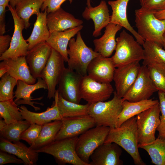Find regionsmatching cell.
<instances>
[{"mask_svg":"<svg viewBox=\"0 0 165 165\" xmlns=\"http://www.w3.org/2000/svg\"><path fill=\"white\" fill-rule=\"evenodd\" d=\"M109 11L106 2L101 1L98 5L94 7H86L82 14V17L88 20L92 19L94 24L93 36L97 37L101 35V31L110 23Z\"/></svg>","mask_w":165,"mask_h":165,"instance_id":"obj_21","label":"cell"},{"mask_svg":"<svg viewBox=\"0 0 165 165\" xmlns=\"http://www.w3.org/2000/svg\"><path fill=\"white\" fill-rule=\"evenodd\" d=\"M86 5L88 7L91 6L90 4V0H86Z\"/></svg>","mask_w":165,"mask_h":165,"instance_id":"obj_52","label":"cell"},{"mask_svg":"<svg viewBox=\"0 0 165 165\" xmlns=\"http://www.w3.org/2000/svg\"><path fill=\"white\" fill-rule=\"evenodd\" d=\"M122 28L118 24L110 23L105 27L104 33L102 36L94 40V51L103 57H110L116 48V35Z\"/></svg>","mask_w":165,"mask_h":165,"instance_id":"obj_24","label":"cell"},{"mask_svg":"<svg viewBox=\"0 0 165 165\" xmlns=\"http://www.w3.org/2000/svg\"><path fill=\"white\" fill-rule=\"evenodd\" d=\"M0 81V101H3L14 98L13 90L18 84L16 79L7 73L1 78Z\"/></svg>","mask_w":165,"mask_h":165,"instance_id":"obj_38","label":"cell"},{"mask_svg":"<svg viewBox=\"0 0 165 165\" xmlns=\"http://www.w3.org/2000/svg\"><path fill=\"white\" fill-rule=\"evenodd\" d=\"M144 50L143 65L147 66L155 63H165V50L158 44L145 41L142 45Z\"/></svg>","mask_w":165,"mask_h":165,"instance_id":"obj_33","label":"cell"},{"mask_svg":"<svg viewBox=\"0 0 165 165\" xmlns=\"http://www.w3.org/2000/svg\"><path fill=\"white\" fill-rule=\"evenodd\" d=\"M115 143L124 149L136 165H146L140 155L138 148L136 117L127 120L119 127L110 128L104 143Z\"/></svg>","mask_w":165,"mask_h":165,"instance_id":"obj_1","label":"cell"},{"mask_svg":"<svg viewBox=\"0 0 165 165\" xmlns=\"http://www.w3.org/2000/svg\"><path fill=\"white\" fill-rule=\"evenodd\" d=\"M46 20L47 26L50 33L64 31L82 25L83 23L82 20L76 18L61 7L48 13Z\"/></svg>","mask_w":165,"mask_h":165,"instance_id":"obj_19","label":"cell"},{"mask_svg":"<svg viewBox=\"0 0 165 165\" xmlns=\"http://www.w3.org/2000/svg\"><path fill=\"white\" fill-rule=\"evenodd\" d=\"M1 150L12 154L21 159L26 165H34L38 160V153L35 149L28 147L20 141L12 143L0 137Z\"/></svg>","mask_w":165,"mask_h":165,"instance_id":"obj_23","label":"cell"},{"mask_svg":"<svg viewBox=\"0 0 165 165\" xmlns=\"http://www.w3.org/2000/svg\"><path fill=\"white\" fill-rule=\"evenodd\" d=\"M62 124V121L60 120H54L43 125L39 136L34 144L30 147L36 150L54 141Z\"/></svg>","mask_w":165,"mask_h":165,"instance_id":"obj_32","label":"cell"},{"mask_svg":"<svg viewBox=\"0 0 165 165\" xmlns=\"http://www.w3.org/2000/svg\"><path fill=\"white\" fill-rule=\"evenodd\" d=\"M6 6H0V35H3L6 32L5 14Z\"/></svg>","mask_w":165,"mask_h":165,"instance_id":"obj_45","label":"cell"},{"mask_svg":"<svg viewBox=\"0 0 165 165\" xmlns=\"http://www.w3.org/2000/svg\"><path fill=\"white\" fill-rule=\"evenodd\" d=\"M147 67L150 77L158 91L165 94V63H155Z\"/></svg>","mask_w":165,"mask_h":165,"instance_id":"obj_37","label":"cell"},{"mask_svg":"<svg viewBox=\"0 0 165 165\" xmlns=\"http://www.w3.org/2000/svg\"><path fill=\"white\" fill-rule=\"evenodd\" d=\"M9 163L24 164V161L20 158H17L14 155L2 150L0 152V165Z\"/></svg>","mask_w":165,"mask_h":165,"instance_id":"obj_43","label":"cell"},{"mask_svg":"<svg viewBox=\"0 0 165 165\" xmlns=\"http://www.w3.org/2000/svg\"><path fill=\"white\" fill-rule=\"evenodd\" d=\"M110 130L109 127L96 126L80 135L77 140L76 151L82 160L90 164L91 155L97 148L104 143Z\"/></svg>","mask_w":165,"mask_h":165,"instance_id":"obj_8","label":"cell"},{"mask_svg":"<svg viewBox=\"0 0 165 165\" xmlns=\"http://www.w3.org/2000/svg\"><path fill=\"white\" fill-rule=\"evenodd\" d=\"M83 77L77 72L65 68L58 84L59 94L67 101L79 104Z\"/></svg>","mask_w":165,"mask_h":165,"instance_id":"obj_12","label":"cell"},{"mask_svg":"<svg viewBox=\"0 0 165 165\" xmlns=\"http://www.w3.org/2000/svg\"><path fill=\"white\" fill-rule=\"evenodd\" d=\"M78 138V136H76L55 140L35 150L38 153L51 155L59 164L90 165L82 160L76 153V147Z\"/></svg>","mask_w":165,"mask_h":165,"instance_id":"obj_3","label":"cell"},{"mask_svg":"<svg viewBox=\"0 0 165 165\" xmlns=\"http://www.w3.org/2000/svg\"><path fill=\"white\" fill-rule=\"evenodd\" d=\"M159 102L157 100L149 99L136 102L122 101V109L119 114L116 127H120L124 122L151 107Z\"/></svg>","mask_w":165,"mask_h":165,"instance_id":"obj_28","label":"cell"},{"mask_svg":"<svg viewBox=\"0 0 165 165\" xmlns=\"http://www.w3.org/2000/svg\"><path fill=\"white\" fill-rule=\"evenodd\" d=\"M116 40L115 52L111 57L116 68L143 60V48L125 30L121 31Z\"/></svg>","mask_w":165,"mask_h":165,"instance_id":"obj_4","label":"cell"},{"mask_svg":"<svg viewBox=\"0 0 165 165\" xmlns=\"http://www.w3.org/2000/svg\"><path fill=\"white\" fill-rule=\"evenodd\" d=\"M67 0L71 4L73 0H44L41 8V11L43 12L46 10L47 14L54 12L60 8L62 4Z\"/></svg>","mask_w":165,"mask_h":165,"instance_id":"obj_42","label":"cell"},{"mask_svg":"<svg viewBox=\"0 0 165 165\" xmlns=\"http://www.w3.org/2000/svg\"><path fill=\"white\" fill-rule=\"evenodd\" d=\"M31 125L25 120L7 124L0 131V137L13 142L19 141L21 134Z\"/></svg>","mask_w":165,"mask_h":165,"instance_id":"obj_36","label":"cell"},{"mask_svg":"<svg viewBox=\"0 0 165 165\" xmlns=\"http://www.w3.org/2000/svg\"><path fill=\"white\" fill-rule=\"evenodd\" d=\"M83 28L81 25L62 31H53L50 33L46 42L52 49L59 53L67 62L68 57L67 46L70 40Z\"/></svg>","mask_w":165,"mask_h":165,"instance_id":"obj_26","label":"cell"},{"mask_svg":"<svg viewBox=\"0 0 165 165\" xmlns=\"http://www.w3.org/2000/svg\"><path fill=\"white\" fill-rule=\"evenodd\" d=\"M122 98L118 97L115 91L111 100L90 104L88 115L94 119L96 126L116 127L122 109Z\"/></svg>","mask_w":165,"mask_h":165,"instance_id":"obj_6","label":"cell"},{"mask_svg":"<svg viewBox=\"0 0 165 165\" xmlns=\"http://www.w3.org/2000/svg\"><path fill=\"white\" fill-rule=\"evenodd\" d=\"M8 67L3 61L0 63V77L1 78L5 74L8 72Z\"/></svg>","mask_w":165,"mask_h":165,"instance_id":"obj_46","label":"cell"},{"mask_svg":"<svg viewBox=\"0 0 165 165\" xmlns=\"http://www.w3.org/2000/svg\"><path fill=\"white\" fill-rule=\"evenodd\" d=\"M61 127L55 140L78 136L96 126L94 119L90 115L62 118Z\"/></svg>","mask_w":165,"mask_h":165,"instance_id":"obj_14","label":"cell"},{"mask_svg":"<svg viewBox=\"0 0 165 165\" xmlns=\"http://www.w3.org/2000/svg\"><path fill=\"white\" fill-rule=\"evenodd\" d=\"M158 96L161 115H160V123L156 130L158 132V137L165 138V94L158 91Z\"/></svg>","mask_w":165,"mask_h":165,"instance_id":"obj_40","label":"cell"},{"mask_svg":"<svg viewBox=\"0 0 165 165\" xmlns=\"http://www.w3.org/2000/svg\"><path fill=\"white\" fill-rule=\"evenodd\" d=\"M0 116L7 124L23 120L20 108L13 99L0 101Z\"/></svg>","mask_w":165,"mask_h":165,"instance_id":"obj_35","label":"cell"},{"mask_svg":"<svg viewBox=\"0 0 165 165\" xmlns=\"http://www.w3.org/2000/svg\"><path fill=\"white\" fill-rule=\"evenodd\" d=\"M136 62L116 68L113 78L117 96L122 98L130 88L138 76L140 67Z\"/></svg>","mask_w":165,"mask_h":165,"instance_id":"obj_15","label":"cell"},{"mask_svg":"<svg viewBox=\"0 0 165 165\" xmlns=\"http://www.w3.org/2000/svg\"><path fill=\"white\" fill-rule=\"evenodd\" d=\"M141 7L155 12L165 9V0H139Z\"/></svg>","mask_w":165,"mask_h":165,"instance_id":"obj_41","label":"cell"},{"mask_svg":"<svg viewBox=\"0 0 165 165\" xmlns=\"http://www.w3.org/2000/svg\"><path fill=\"white\" fill-rule=\"evenodd\" d=\"M44 0H23L16 6L15 9L18 16L23 21L25 28L29 27V20L34 14L40 13V9Z\"/></svg>","mask_w":165,"mask_h":165,"instance_id":"obj_31","label":"cell"},{"mask_svg":"<svg viewBox=\"0 0 165 165\" xmlns=\"http://www.w3.org/2000/svg\"><path fill=\"white\" fill-rule=\"evenodd\" d=\"M113 91L110 83L97 81L87 75L83 77L80 88L81 97L90 104L106 101Z\"/></svg>","mask_w":165,"mask_h":165,"instance_id":"obj_13","label":"cell"},{"mask_svg":"<svg viewBox=\"0 0 165 165\" xmlns=\"http://www.w3.org/2000/svg\"><path fill=\"white\" fill-rule=\"evenodd\" d=\"M68 46V68L83 76L87 75L89 64L94 58L100 55L86 45L80 31L77 34L76 39H71Z\"/></svg>","mask_w":165,"mask_h":165,"instance_id":"obj_5","label":"cell"},{"mask_svg":"<svg viewBox=\"0 0 165 165\" xmlns=\"http://www.w3.org/2000/svg\"><path fill=\"white\" fill-rule=\"evenodd\" d=\"M155 12L141 7L135 10V25L138 33L145 41L153 42L162 47L165 20L156 18Z\"/></svg>","mask_w":165,"mask_h":165,"instance_id":"obj_2","label":"cell"},{"mask_svg":"<svg viewBox=\"0 0 165 165\" xmlns=\"http://www.w3.org/2000/svg\"><path fill=\"white\" fill-rule=\"evenodd\" d=\"M42 125L33 124L21 134L20 140L26 141L30 146L33 145L40 134Z\"/></svg>","mask_w":165,"mask_h":165,"instance_id":"obj_39","label":"cell"},{"mask_svg":"<svg viewBox=\"0 0 165 165\" xmlns=\"http://www.w3.org/2000/svg\"><path fill=\"white\" fill-rule=\"evenodd\" d=\"M64 61L62 56L52 49L50 57L40 77L47 84V98L49 99L54 98L56 87L65 68Z\"/></svg>","mask_w":165,"mask_h":165,"instance_id":"obj_10","label":"cell"},{"mask_svg":"<svg viewBox=\"0 0 165 165\" xmlns=\"http://www.w3.org/2000/svg\"><path fill=\"white\" fill-rule=\"evenodd\" d=\"M115 68L111 58L100 55L94 58L89 64L87 75L97 81L110 83L113 80Z\"/></svg>","mask_w":165,"mask_h":165,"instance_id":"obj_17","label":"cell"},{"mask_svg":"<svg viewBox=\"0 0 165 165\" xmlns=\"http://www.w3.org/2000/svg\"><path fill=\"white\" fill-rule=\"evenodd\" d=\"M10 0H0V6H4L7 7L9 5Z\"/></svg>","mask_w":165,"mask_h":165,"instance_id":"obj_50","label":"cell"},{"mask_svg":"<svg viewBox=\"0 0 165 165\" xmlns=\"http://www.w3.org/2000/svg\"><path fill=\"white\" fill-rule=\"evenodd\" d=\"M12 38L8 35H0V56L9 48Z\"/></svg>","mask_w":165,"mask_h":165,"instance_id":"obj_44","label":"cell"},{"mask_svg":"<svg viewBox=\"0 0 165 165\" xmlns=\"http://www.w3.org/2000/svg\"><path fill=\"white\" fill-rule=\"evenodd\" d=\"M162 46L164 49L165 50V31L164 32L163 36L162 42Z\"/></svg>","mask_w":165,"mask_h":165,"instance_id":"obj_51","label":"cell"},{"mask_svg":"<svg viewBox=\"0 0 165 165\" xmlns=\"http://www.w3.org/2000/svg\"><path fill=\"white\" fill-rule=\"evenodd\" d=\"M129 1L116 0L108 2L112 11V15L110 16V23L118 24L124 27L132 34L140 44L142 45L145 41L131 26L127 19V8Z\"/></svg>","mask_w":165,"mask_h":165,"instance_id":"obj_22","label":"cell"},{"mask_svg":"<svg viewBox=\"0 0 165 165\" xmlns=\"http://www.w3.org/2000/svg\"><path fill=\"white\" fill-rule=\"evenodd\" d=\"M51 52V48L46 42L38 44L28 51L26 59L31 73L35 78L40 77Z\"/></svg>","mask_w":165,"mask_h":165,"instance_id":"obj_16","label":"cell"},{"mask_svg":"<svg viewBox=\"0 0 165 165\" xmlns=\"http://www.w3.org/2000/svg\"><path fill=\"white\" fill-rule=\"evenodd\" d=\"M145 150L151 159L152 163L156 165H165V138L158 137L152 142L140 146Z\"/></svg>","mask_w":165,"mask_h":165,"instance_id":"obj_34","label":"cell"},{"mask_svg":"<svg viewBox=\"0 0 165 165\" xmlns=\"http://www.w3.org/2000/svg\"><path fill=\"white\" fill-rule=\"evenodd\" d=\"M2 61L8 67L7 73L17 81L21 80L30 84L36 83V79L31 73L26 56L9 58Z\"/></svg>","mask_w":165,"mask_h":165,"instance_id":"obj_27","label":"cell"},{"mask_svg":"<svg viewBox=\"0 0 165 165\" xmlns=\"http://www.w3.org/2000/svg\"><path fill=\"white\" fill-rule=\"evenodd\" d=\"M55 97L56 98L60 114L62 118L88 115L89 104L83 105L67 101L59 94L58 89L56 91Z\"/></svg>","mask_w":165,"mask_h":165,"instance_id":"obj_30","label":"cell"},{"mask_svg":"<svg viewBox=\"0 0 165 165\" xmlns=\"http://www.w3.org/2000/svg\"><path fill=\"white\" fill-rule=\"evenodd\" d=\"M47 14L46 10L37 15L31 35L26 40L28 44V50L38 44L46 42L50 32L48 28L46 20Z\"/></svg>","mask_w":165,"mask_h":165,"instance_id":"obj_29","label":"cell"},{"mask_svg":"<svg viewBox=\"0 0 165 165\" xmlns=\"http://www.w3.org/2000/svg\"><path fill=\"white\" fill-rule=\"evenodd\" d=\"M159 102L136 116L138 147L156 139L155 134L160 123Z\"/></svg>","mask_w":165,"mask_h":165,"instance_id":"obj_7","label":"cell"},{"mask_svg":"<svg viewBox=\"0 0 165 165\" xmlns=\"http://www.w3.org/2000/svg\"><path fill=\"white\" fill-rule=\"evenodd\" d=\"M55 100L51 107H48L46 111L40 113L32 112L28 110L26 107L22 105L20 107L23 119L27 120L31 124H36L43 125L52 121L61 120L58 107L56 98L54 97Z\"/></svg>","mask_w":165,"mask_h":165,"instance_id":"obj_25","label":"cell"},{"mask_svg":"<svg viewBox=\"0 0 165 165\" xmlns=\"http://www.w3.org/2000/svg\"><path fill=\"white\" fill-rule=\"evenodd\" d=\"M158 90L150 77L147 67L142 65L140 67L136 80L122 100L136 102L148 100Z\"/></svg>","mask_w":165,"mask_h":165,"instance_id":"obj_9","label":"cell"},{"mask_svg":"<svg viewBox=\"0 0 165 165\" xmlns=\"http://www.w3.org/2000/svg\"><path fill=\"white\" fill-rule=\"evenodd\" d=\"M115 143H104L93 152L90 157V165H122L123 162L120 159L122 150Z\"/></svg>","mask_w":165,"mask_h":165,"instance_id":"obj_18","label":"cell"},{"mask_svg":"<svg viewBox=\"0 0 165 165\" xmlns=\"http://www.w3.org/2000/svg\"><path fill=\"white\" fill-rule=\"evenodd\" d=\"M0 117V131L7 124L5 120Z\"/></svg>","mask_w":165,"mask_h":165,"instance_id":"obj_49","label":"cell"},{"mask_svg":"<svg viewBox=\"0 0 165 165\" xmlns=\"http://www.w3.org/2000/svg\"><path fill=\"white\" fill-rule=\"evenodd\" d=\"M154 15L156 18L160 20H165V9L155 12Z\"/></svg>","mask_w":165,"mask_h":165,"instance_id":"obj_47","label":"cell"},{"mask_svg":"<svg viewBox=\"0 0 165 165\" xmlns=\"http://www.w3.org/2000/svg\"><path fill=\"white\" fill-rule=\"evenodd\" d=\"M23 0H10L9 5L13 8H15L16 5Z\"/></svg>","mask_w":165,"mask_h":165,"instance_id":"obj_48","label":"cell"},{"mask_svg":"<svg viewBox=\"0 0 165 165\" xmlns=\"http://www.w3.org/2000/svg\"><path fill=\"white\" fill-rule=\"evenodd\" d=\"M36 83L30 84L20 80L18 82L16 89L15 91L14 97L15 98L14 102L17 105L26 104L32 106L35 111L40 110V108L34 105V104L43 105L42 103L35 102L33 100H40L42 97L37 98H32L31 94L35 90L40 89H47V86L45 81L41 77L37 79Z\"/></svg>","mask_w":165,"mask_h":165,"instance_id":"obj_20","label":"cell"},{"mask_svg":"<svg viewBox=\"0 0 165 165\" xmlns=\"http://www.w3.org/2000/svg\"><path fill=\"white\" fill-rule=\"evenodd\" d=\"M8 7L13 18L14 31L10 46L0 56L1 61L9 58L26 56L28 51V44L24 39L22 34L23 30L25 28L24 22L17 15L15 8L9 5Z\"/></svg>","mask_w":165,"mask_h":165,"instance_id":"obj_11","label":"cell"}]
</instances>
